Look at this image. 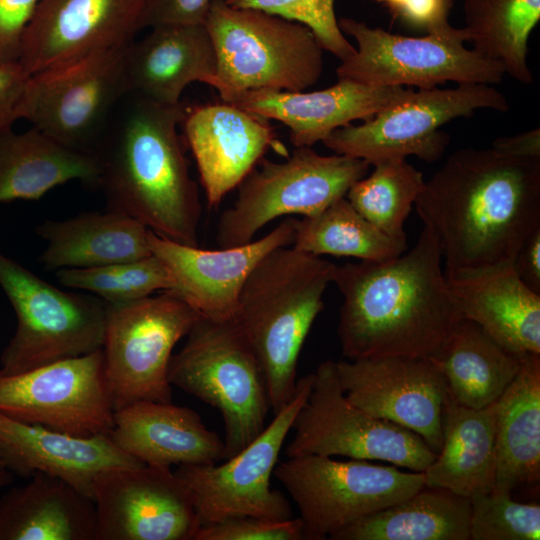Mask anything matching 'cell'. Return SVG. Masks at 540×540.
Wrapping results in <instances>:
<instances>
[{
    "mask_svg": "<svg viewBox=\"0 0 540 540\" xmlns=\"http://www.w3.org/2000/svg\"><path fill=\"white\" fill-rule=\"evenodd\" d=\"M187 108L128 93L93 154L106 209L136 219L158 236L198 246L202 205L178 134Z\"/></svg>",
    "mask_w": 540,
    "mask_h": 540,
    "instance_id": "3957f363",
    "label": "cell"
},
{
    "mask_svg": "<svg viewBox=\"0 0 540 540\" xmlns=\"http://www.w3.org/2000/svg\"><path fill=\"white\" fill-rule=\"evenodd\" d=\"M35 231L46 241L40 262L47 270L98 267L152 255L149 229L132 217L107 209L45 220Z\"/></svg>",
    "mask_w": 540,
    "mask_h": 540,
    "instance_id": "83f0119b",
    "label": "cell"
},
{
    "mask_svg": "<svg viewBox=\"0 0 540 540\" xmlns=\"http://www.w3.org/2000/svg\"><path fill=\"white\" fill-rule=\"evenodd\" d=\"M5 469L0 461V470Z\"/></svg>",
    "mask_w": 540,
    "mask_h": 540,
    "instance_id": "c3c4849f",
    "label": "cell"
},
{
    "mask_svg": "<svg viewBox=\"0 0 540 540\" xmlns=\"http://www.w3.org/2000/svg\"><path fill=\"white\" fill-rule=\"evenodd\" d=\"M434 234L424 226L417 242L385 261L335 265L339 289L338 337L349 360L410 356L436 361L463 318L449 292Z\"/></svg>",
    "mask_w": 540,
    "mask_h": 540,
    "instance_id": "7a4b0ae2",
    "label": "cell"
},
{
    "mask_svg": "<svg viewBox=\"0 0 540 540\" xmlns=\"http://www.w3.org/2000/svg\"><path fill=\"white\" fill-rule=\"evenodd\" d=\"M213 0H148L141 29L166 24H205Z\"/></svg>",
    "mask_w": 540,
    "mask_h": 540,
    "instance_id": "7bdbcfd3",
    "label": "cell"
},
{
    "mask_svg": "<svg viewBox=\"0 0 540 540\" xmlns=\"http://www.w3.org/2000/svg\"><path fill=\"white\" fill-rule=\"evenodd\" d=\"M129 44L97 50L30 74L18 119L68 148L93 153L129 93Z\"/></svg>",
    "mask_w": 540,
    "mask_h": 540,
    "instance_id": "ba28073f",
    "label": "cell"
},
{
    "mask_svg": "<svg viewBox=\"0 0 540 540\" xmlns=\"http://www.w3.org/2000/svg\"><path fill=\"white\" fill-rule=\"evenodd\" d=\"M292 429L295 434L286 447L287 457L313 454L382 460L424 472L437 455L419 435L352 404L332 360L316 368L311 391Z\"/></svg>",
    "mask_w": 540,
    "mask_h": 540,
    "instance_id": "5bb4252c",
    "label": "cell"
},
{
    "mask_svg": "<svg viewBox=\"0 0 540 540\" xmlns=\"http://www.w3.org/2000/svg\"><path fill=\"white\" fill-rule=\"evenodd\" d=\"M114 412L102 349L14 375L0 371V413L14 420L91 437L110 435Z\"/></svg>",
    "mask_w": 540,
    "mask_h": 540,
    "instance_id": "2e32d148",
    "label": "cell"
},
{
    "mask_svg": "<svg viewBox=\"0 0 540 540\" xmlns=\"http://www.w3.org/2000/svg\"><path fill=\"white\" fill-rule=\"evenodd\" d=\"M495 403L481 409L469 408L456 402L447 390L443 441L423 472L425 486L443 488L468 499L493 491Z\"/></svg>",
    "mask_w": 540,
    "mask_h": 540,
    "instance_id": "f1b7e54d",
    "label": "cell"
},
{
    "mask_svg": "<svg viewBox=\"0 0 540 540\" xmlns=\"http://www.w3.org/2000/svg\"><path fill=\"white\" fill-rule=\"evenodd\" d=\"M183 347L172 354L168 380L217 409L225 428L224 459L265 428L270 407L258 359L236 320L199 317Z\"/></svg>",
    "mask_w": 540,
    "mask_h": 540,
    "instance_id": "8992f818",
    "label": "cell"
},
{
    "mask_svg": "<svg viewBox=\"0 0 540 540\" xmlns=\"http://www.w3.org/2000/svg\"><path fill=\"white\" fill-rule=\"evenodd\" d=\"M411 90L338 79L333 86L312 92L249 90L230 104L283 123L290 130L294 147H311L323 142L334 130L356 120L365 121L399 102Z\"/></svg>",
    "mask_w": 540,
    "mask_h": 540,
    "instance_id": "7402d4cb",
    "label": "cell"
},
{
    "mask_svg": "<svg viewBox=\"0 0 540 540\" xmlns=\"http://www.w3.org/2000/svg\"><path fill=\"white\" fill-rule=\"evenodd\" d=\"M293 248L315 255L385 261L404 253L407 241L386 235L350 204L346 196L322 211L294 219Z\"/></svg>",
    "mask_w": 540,
    "mask_h": 540,
    "instance_id": "e575fe53",
    "label": "cell"
},
{
    "mask_svg": "<svg viewBox=\"0 0 540 540\" xmlns=\"http://www.w3.org/2000/svg\"><path fill=\"white\" fill-rule=\"evenodd\" d=\"M414 206L437 240L446 277L513 264L540 227V158L460 149L425 181Z\"/></svg>",
    "mask_w": 540,
    "mask_h": 540,
    "instance_id": "6da1fadb",
    "label": "cell"
},
{
    "mask_svg": "<svg viewBox=\"0 0 540 540\" xmlns=\"http://www.w3.org/2000/svg\"><path fill=\"white\" fill-rule=\"evenodd\" d=\"M217 55L215 89L226 103L249 90L299 92L323 71V47L305 25L213 0L205 22Z\"/></svg>",
    "mask_w": 540,
    "mask_h": 540,
    "instance_id": "5b68a950",
    "label": "cell"
},
{
    "mask_svg": "<svg viewBox=\"0 0 540 540\" xmlns=\"http://www.w3.org/2000/svg\"><path fill=\"white\" fill-rule=\"evenodd\" d=\"M373 166L369 176L351 186L346 198L386 235L407 241L404 223L424 187L423 175L406 158H388Z\"/></svg>",
    "mask_w": 540,
    "mask_h": 540,
    "instance_id": "d590c367",
    "label": "cell"
},
{
    "mask_svg": "<svg viewBox=\"0 0 540 540\" xmlns=\"http://www.w3.org/2000/svg\"><path fill=\"white\" fill-rule=\"evenodd\" d=\"M148 0H39L19 64L28 74L131 43Z\"/></svg>",
    "mask_w": 540,
    "mask_h": 540,
    "instance_id": "ffe728a7",
    "label": "cell"
},
{
    "mask_svg": "<svg viewBox=\"0 0 540 540\" xmlns=\"http://www.w3.org/2000/svg\"><path fill=\"white\" fill-rule=\"evenodd\" d=\"M294 219H286L272 231L249 243L217 250L184 245L158 236L149 229L151 252L166 267L169 292L201 317L235 320L240 292L256 265L271 251L291 246Z\"/></svg>",
    "mask_w": 540,
    "mask_h": 540,
    "instance_id": "d6986e66",
    "label": "cell"
},
{
    "mask_svg": "<svg viewBox=\"0 0 540 540\" xmlns=\"http://www.w3.org/2000/svg\"><path fill=\"white\" fill-rule=\"evenodd\" d=\"M347 399L370 415L419 435L437 454L447 384L434 360L371 356L335 362Z\"/></svg>",
    "mask_w": 540,
    "mask_h": 540,
    "instance_id": "ac0fdd59",
    "label": "cell"
},
{
    "mask_svg": "<svg viewBox=\"0 0 540 540\" xmlns=\"http://www.w3.org/2000/svg\"><path fill=\"white\" fill-rule=\"evenodd\" d=\"M313 381L314 373L298 379L292 398L270 424L226 462L178 466L175 473L190 491L200 526L239 516L293 518L289 500L272 489L270 479Z\"/></svg>",
    "mask_w": 540,
    "mask_h": 540,
    "instance_id": "9a60e30c",
    "label": "cell"
},
{
    "mask_svg": "<svg viewBox=\"0 0 540 540\" xmlns=\"http://www.w3.org/2000/svg\"><path fill=\"white\" fill-rule=\"evenodd\" d=\"M217 68L205 24L154 26L126 49L129 93L163 105L181 103L184 89L194 81L215 88Z\"/></svg>",
    "mask_w": 540,
    "mask_h": 540,
    "instance_id": "cb8c5ba5",
    "label": "cell"
},
{
    "mask_svg": "<svg viewBox=\"0 0 540 540\" xmlns=\"http://www.w3.org/2000/svg\"><path fill=\"white\" fill-rule=\"evenodd\" d=\"M29 75L19 63L0 64V130L18 120V107Z\"/></svg>",
    "mask_w": 540,
    "mask_h": 540,
    "instance_id": "ee69618b",
    "label": "cell"
},
{
    "mask_svg": "<svg viewBox=\"0 0 540 540\" xmlns=\"http://www.w3.org/2000/svg\"><path fill=\"white\" fill-rule=\"evenodd\" d=\"M13 481V473L6 469L0 470V489L6 487Z\"/></svg>",
    "mask_w": 540,
    "mask_h": 540,
    "instance_id": "7dc6e473",
    "label": "cell"
},
{
    "mask_svg": "<svg viewBox=\"0 0 540 540\" xmlns=\"http://www.w3.org/2000/svg\"><path fill=\"white\" fill-rule=\"evenodd\" d=\"M471 503L423 486L411 496L332 534V540H470Z\"/></svg>",
    "mask_w": 540,
    "mask_h": 540,
    "instance_id": "1f68e13d",
    "label": "cell"
},
{
    "mask_svg": "<svg viewBox=\"0 0 540 540\" xmlns=\"http://www.w3.org/2000/svg\"><path fill=\"white\" fill-rule=\"evenodd\" d=\"M335 264L293 247L268 253L240 292L235 320L261 366L276 413L293 396L304 341L323 309Z\"/></svg>",
    "mask_w": 540,
    "mask_h": 540,
    "instance_id": "277c9868",
    "label": "cell"
},
{
    "mask_svg": "<svg viewBox=\"0 0 540 540\" xmlns=\"http://www.w3.org/2000/svg\"><path fill=\"white\" fill-rule=\"evenodd\" d=\"M338 25L357 43L355 53L337 67L338 79L374 87L427 89L445 82L493 85L505 74L499 61L464 46L468 41L464 28L451 25L440 32L410 37L349 17L338 19Z\"/></svg>",
    "mask_w": 540,
    "mask_h": 540,
    "instance_id": "30bf717a",
    "label": "cell"
},
{
    "mask_svg": "<svg viewBox=\"0 0 540 540\" xmlns=\"http://www.w3.org/2000/svg\"><path fill=\"white\" fill-rule=\"evenodd\" d=\"M0 461L21 477L44 473L93 499L96 478L106 470L144 465L109 435L79 437L20 422L0 413Z\"/></svg>",
    "mask_w": 540,
    "mask_h": 540,
    "instance_id": "603a6c76",
    "label": "cell"
},
{
    "mask_svg": "<svg viewBox=\"0 0 540 540\" xmlns=\"http://www.w3.org/2000/svg\"><path fill=\"white\" fill-rule=\"evenodd\" d=\"M99 175L93 153L68 148L32 126L0 130V203L38 200L73 180L96 188Z\"/></svg>",
    "mask_w": 540,
    "mask_h": 540,
    "instance_id": "f546056e",
    "label": "cell"
},
{
    "mask_svg": "<svg viewBox=\"0 0 540 540\" xmlns=\"http://www.w3.org/2000/svg\"><path fill=\"white\" fill-rule=\"evenodd\" d=\"M370 164L342 154L320 155L309 146L295 147L284 162L261 158L238 185L233 205L220 216V247L254 240L266 224L285 215H314L346 196L366 176Z\"/></svg>",
    "mask_w": 540,
    "mask_h": 540,
    "instance_id": "9c48e42d",
    "label": "cell"
},
{
    "mask_svg": "<svg viewBox=\"0 0 540 540\" xmlns=\"http://www.w3.org/2000/svg\"><path fill=\"white\" fill-rule=\"evenodd\" d=\"M382 5L402 25L426 34L451 26L453 0H373Z\"/></svg>",
    "mask_w": 540,
    "mask_h": 540,
    "instance_id": "60d3db41",
    "label": "cell"
},
{
    "mask_svg": "<svg viewBox=\"0 0 540 540\" xmlns=\"http://www.w3.org/2000/svg\"><path fill=\"white\" fill-rule=\"evenodd\" d=\"M236 8H250L307 26L324 50L341 61L356 51L344 36L335 15V0H224Z\"/></svg>",
    "mask_w": 540,
    "mask_h": 540,
    "instance_id": "f35d334b",
    "label": "cell"
},
{
    "mask_svg": "<svg viewBox=\"0 0 540 540\" xmlns=\"http://www.w3.org/2000/svg\"><path fill=\"white\" fill-rule=\"evenodd\" d=\"M96 540H194L200 528L192 496L171 468L118 467L93 488Z\"/></svg>",
    "mask_w": 540,
    "mask_h": 540,
    "instance_id": "e0dca14e",
    "label": "cell"
},
{
    "mask_svg": "<svg viewBox=\"0 0 540 540\" xmlns=\"http://www.w3.org/2000/svg\"><path fill=\"white\" fill-rule=\"evenodd\" d=\"M464 30L473 49L531 84L528 41L540 20V0H463Z\"/></svg>",
    "mask_w": 540,
    "mask_h": 540,
    "instance_id": "836d02e7",
    "label": "cell"
},
{
    "mask_svg": "<svg viewBox=\"0 0 540 540\" xmlns=\"http://www.w3.org/2000/svg\"><path fill=\"white\" fill-rule=\"evenodd\" d=\"M491 148L508 157L538 159L540 158V128L536 127L514 136L496 138Z\"/></svg>",
    "mask_w": 540,
    "mask_h": 540,
    "instance_id": "bcb514c9",
    "label": "cell"
},
{
    "mask_svg": "<svg viewBox=\"0 0 540 540\" xmlns=\"http://www.w3.org/2000/svg\"><path fill=\"white\" fill-rule=\"evenodd\" d=\"M0 287L16 314V330L0 355L14 375L102 349L107 302L63 291L0 252Z\"/></svg>",
    "mask_w": 540,
    "mask_h": 540,
    "instance_id": "52a82bcc",
    "label": "cell"
},
{
    "mask_svg": "<svg viewBox=\"0 0 540 540\" xmlns=\"http://www.w3.org/2000/svg\"><path fill=\"white\" fill-rule=\"evenodd\" d=\"M182 124L210 209L238 187L269 147L284 149L268 119L226 102L187 109Z\"/></svg>",
    "mask_w": 540,
    "mask_h": 540,
    "instance_id": "44dd1931",
    "label": "cell"
},
{
    "mask_svg": "<svg viewBox=\"0 0 540 540\" xmlns=\"http://www.w3.org/2000/svg\"><path fill=\"white\" fill-rule=\"evenodd\" d=\"M55 275L62 285L86 291L107 303L128 302L171 287L168 270L153 254L98 267L59 269Z\"/></svg>",
    "mask_w": 540,
    "mask_h": 540,
    "instance_id": "8d00e7d4",
    "label": "cell"
},
{
    "mask_svg": "<svg viewBox=\"0 0 540 540\" xmlns=\"http://www.w3.org/2000/svg\"><path fill=\"white\" fill-rule=\"evenodd\" d=\"M470 500V540H539L540 506L491 491Z\"/></svg>",
    "mask_w": 540,
    "mask_h": 540,
    "instance_id": "74e56055",
    "label": "cell"
},
{
    "mask_svg": "<svg viewBox=\"0 0 540 540\" xmlns=\"http://www.w3.org/2000/svg\"><path fill=\"white\" fill-rule=\"evenodd\" d=\"M199 317L169 291L107 303L102 350L114 411L138 401L172 402V351Z\"/></svg>",
    "mask_w": 540,
    "mask_h": 540,
    "instance_id": "8fae6325",
    "label": "cell"
},
{
    "mask_svg": "<svg viewBox=\"0 0 540 540\" xmlns=\"http://www.w3.org/2000/svg\"><path fill=\"white\" fill-rule=\"evenodd\" d=\"M39 0H0V64L19 63L24 33Z\"/></svg>",
    "mask_w": 540,
    "mask_h": 540,
    "instance_id": "b9f144b4",
    "label": "cell"
},
{
    "mask_svg": "<svg viewBox=\"0 0 540 540\" xmlns=\"http://www.w3.org/2000/svg\"><path fill=\"white\" fill-rule=\"evenodd\" d=\"M522 359L479 325L462 318L435 362L451 397L463 406L481 409L498 400L518 373Z\"/></svg>",
    "mask_w": 540,
    "mask_h": 540,
    "instance_id": "d6a6232c",
    "label": "cell"
},
{
    "mask_svg": "<svg viewBox=\"0 0 540 540\" xmlns=\"http://www.w3.org/2000/svg\"><path fill=\"white\" fill-rule=\"evenodd\" d=\"M144 465H201L224 459V441L194 410L172 402L138 401L114 412L109 435Z\"/></svg>",
    "mask_w": 540,
    "mask_h": 540,
    "instance_id": "d4e9b609",
    "label": "cell"
},
{
    "mask_svg": "<svg viewBox=\"0 0 540 540\" xmlns=\"http://www.w3.org/2000/svg\"><path fill=\"white\" fill-rule=\"evenodd\" d=\"M273 474L296 503L307 540L327 539L425 485L423 472L313 454L287 457Z\"/></svg>",
    "mask_w": 540,
    "mask_h": 540,
    "instance_id": "7c38bea8",
    "label": "cell"
},
{
    "mask_svg": "<svg viewBox=\"0 0 540 540\" xmlns=\"http://www.w3.org/2000/svg\"><path fill=\"white\" fill-rule=\"evenodd\" d=\"M93 499L64 480L34 473L0 496V540H96Z\"/></svg>",
    "mask_w": 540,
    "mask_h": 540,
    "instance_id": "4316f807",
    "label": "cell"
},
{
    "mask_svg": "<svg viewBox=\"0 0 540 540\" xmlns=\"http://www.w3.org/2000/svg\"><path fill=\"white\" fill-rule=\"evenodd\" d=\"M478 109L506 112L509 104L499 90L488 84L412 89L402 100L362 124L334 130L323 144L336 154L363 159L370 165L410 155L434 162L450 142V136L440 127L453 119L470 117Z\"/></svg>",
    "mask_w": 540,
    "mask_h": 540,
    "instance_id": "4fadbf2b",
    "label": "cell"
},
{
    "mask_svg": "<svg viewBox=\"0 0 540 540\" xmlns=\"http://www.w3.org/2000/svg\"><path fill=\"white\" fill-rule=\"evenodd\" d=\"M446 281L463 318L519 357L540 354V294L522 282L513 264Z\"/></svg>",
    "mask_w": 540,
    "mask_h": 540,
    "instance_id": "484cf974",
    "label": "cell"
},
{
    "mask_svg": "<svg viewBox=\"0 0 540 540\" xmlns=\"http://www.w3.org/2000/svg\"><path fill=\"white\" fill-rule=\"evenodd\" d=\"M513 268L528 288L540 294V227L529 235L517 252Z\"/></svg>",
    "mask_w": 540,
    "mask_h": 540,
    "instance_id": "f6af8a7d",
    "label": "cell"
},
{
    "mask_svg": "<svg viewBox=\"0 0 540 540\" xmlns=\"http://www.w3.org/2000/svg\"><path fill=\"white\" fill-rule=\"evenodd\" d=\"M495 485L512 493L540 481V354L523 357L515 378L495 403Z\"/></svg>",
    "mask_w": 540,
    "mask_h": 540,
    "instance_id": "4dcf8cb0",
    "label": "cell"
},
{
    "mask_svg": "<svg viewBox=\"0 0 540 540\" xmlns=\"http://www.w3.org/2000/svg\"><path fill=\"white\" fill-rule=\"evenodd\" d=\"M300 517L284 520L239 516L202 525L194 540H305Z\"/></svg>",
    "mask_w": 540,
    "mask_h": 540,
    "instance_id": "ab89813d",
    "label": "cell"
}]
</instances>
